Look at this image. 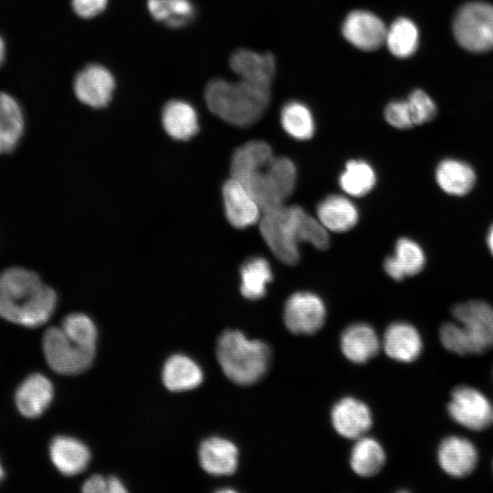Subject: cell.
<instances>
[{"label": "cell", "mask_w": 493, "mask_h": 493, "mask_svg": "<svg viewBox=\"0 0 493 493\" xmlns=\"http://www.w3.org/2000/svg\"><path fill=\"white\" fill-rule=\"evenodd\" d=\"M341 346L347 359L356 363H362L378 353L380 341L370 325L356 323L343 331Z\"/></svg>", "instance_id": "603a6c76"}, {"label": "cell", "mask_w": 493, "mask_h": 493, "mask_svg": "<svg viewBox=\"0 0 493 493\" xmlns=\"http://www.w3.org/2000/svg\"><path fill=\"white\" fill-rule=\"evenodd\" d=\"M452 314L467 335L473 354L493 348V308L489 304L468 300L456 304Z\"/></svg>", "instance_id": "ba28073f"}, {"label": "cell", "mask_w": 493, "mask_h": 493, "mask_svg": "<svg viewBox=\"0 0 493 493\" xmlns=\"http://www.w3.org/2000/svg\"><path fill=\"white\" fill-rule=\"evenodd\" d=\"M383 347L390 358L398 362H411L419 357L423 343L419 332L413 325L395 322L385 331Z\"/></svg>", "instance_id": "d6986e66"}, {"label": "cell", "mask_w": 493, "mask_h": 493, "mask_svg": "<svg viewBox=\"0 0 493 493\" xmlns=\"http://www.w3.org/2000/svg\"><path fill=\"white\" fill-rule=\"evenodd\" d=\"M384 43L393 56L401 58H408L418 47V28L409 18L399 17L386 30Z\"/></svg>", "instance_id": "f546056e"}, {"label": "cell", "mask_w": 493, "mask_h": 493, "mask_svg": "<svg viewBox=\"0 0 493 493\" xmlns=\"http://www.w3.org/2000/svg\"><path fill=\"white\" fill-rule=\"evenodd\" d=\"M384 23L367 10H353L344 18L341 33L353 47L363 51L378 49L385 41Z\"/></svg>", "instance_id": "8fae6325"}, {"label": "cell", "mask_w": 493, "mask_h": 493, "mask_svg": "<svg viewBox=\"0 0 493 493\" xmlns=\"http://www.w3.org/2000/svg\"><path fill=\"white\" fill-rule=\"evenodd\" d=\"M231 177L240 182L255 198L262 212L283 205L296 186L293 162L273 155L263 141H251L238 147L230 164Z\"/></svg>", "instance_id": "6da1fadb"}, {"label": "cell", "mask_w": 493, "mask_h": 493, "mask_svg": "<svg viewBox=\"0 0 493 493\" xmlns=\"http://www.w3.org/2000/svg\"><path fill=\"white\" fill-rule=\"evenodd\" d=\"M127 489L124 488L121 481L116 477H110L107 478V492L110 493H123Z\"/></svg>", "instance_id": "ab89813d"}, {"label": "cell", "mask_w": 493, "mask_h": 493, "mask_svg": "<svg viewBox=\"0 0 493 493\" xmlns=\"http://www.w3.org/2000/svg\"><path fill=\"white\" fill-rule=\"evenodd\" d=\"M425 265L424 250L420 245L408 237L398 239L394 246V254L387 257L383 262L385 272L396 281L418 274Z\"/></svg>", "instance_id": "ffe728a7"}, {"label": "cell", "mask_w": 493, "mask_h": 493, "mask_svg": "<svg viewBox=\"0 0 493 493\" xmlns=\"http://www.w3.org/2000/svg\"><path fill=\"white\" fill-rule=\"evenodd\" d=\"M162 376L165 387L173 392L194 389L203 381L201 368L183 354H174L166 361Z\"/></svg>", "instance_id": "4316f807"}, {"label": "cell", "mask_w": 493, "mask_h": 493, "mask_svg": "<svg viewBox=\"0 0 493 493\" xmlns=\"http://www.w3.org/2000/svg\"><path fill=\"white\" fill-rule=\"evenodd\" d=\"M209 110L223 121L238 127H247L265 113L270 100V88L245 80L229 82L210 80L205 89Z\"/></svg>", "instance_id": "277c9868"}, {"label": "cell", "mask_w": 493, "mask_h": 493, "mask_svg": "<svg viewBox=\"0 0 493 493\" xmlns=\"http://www.w3.org/2000/svg\"><path fill=\"white\" fill-rule=\"evenodd\" d=\"M280 122L285 131L299 141L310 139L315 131V122L310 110L298 100L288 101L282 107Z\"/></svg>", "instance_id": "4dcf8cb0"}, {"label": "cell", "mask_w": 493, "mask_h": 493, "mask_svg": "<svg viewBox=\"0 0 493 493\" xmlns=\"http://www.w3.org/2000/svg\"><path fill=\"white\" fill-rule=\"evenodd\" d=\"M3 477H4V469H3V467H2V466L0 464V481L3 478Z\"/></svg>", "instance_id": "7bdbcfd3"}, {"label": "cell", "mask_w": 493, "mask_h": 493, "mask_svg": "<svg viewBox=\"0 0 493 493\" xmlns=\"http://www.w3.org/2000/svg\"><path fill=\"white\" fill-rule=\"evenodd\" d=\"M406 100L414 125L425 123L435 117L436 106L424 90H414Z\"/></svg>", "instance_id": "d590c367"}, {"label": "cell", "mask_w": 493, "mask_h": 493, "mask_svg": "<svg viewBox=\"0 0 493 493\" xmlns=\"http://www.w3.org/2000/svg\"><path fill=\"white\" fill-rule=\"evenodd\" d=\"M162 122L168 135L180 141L189 140L199 129L195 110L189 103L179 100H170L164 105Z\"/></svg>", "instance_id": "484cf974"}, {"label": "cell", "mask_w": 493, "mask_h": 493, "mask_svg": "<svg viewBox=\"0 0 493 493\" xmlns=\"http://www.w3.org/2000/svg\"><path fill=\"white\" fill-rule=\"evenodd\" d=\"M42 346L47 363L60 374L84 372L91 365L95 356V350L76 343L61 327L48 328L44 333Z\"/></svg>", "instance_id": "52a82bcc"}, {"label": "cell", "mask_w": 493, "mask_h": 493, "mask_svg": "<svg viewBox=\"0 0 493 493\" xmlns=\"http://www.w3.org/2000/svg\"><path fill=\"white\" fill-rule=\"evenodd\" d=\"M351 467L361 477H372L384 466L385 453L373 438L360 437L351 454Z\"/></svg>", "instance_id": "f1b7e54d"}, {"label": "cell", "mask_w": 493, "mask_h": 493, "mask_svg": "<svg viewBox=\"0 0 493 493\" xmlns=\"http://www.w3.org/2000/svg\"><path fill=\"white\" fill-rule=\"evenodd\" d=\"M447 411L454 421L473 431H481L492 422L493 406L483 393L469 386L453 390Z\"/></svg>", "instance_id": "9c48e42d"}, {"label": "cell", "mask_w": 493, "mask_h": 493, "mask_svg": "<svg viewBox=\"0 0 493 493\" xmlns=\"http://www.w3.org/2000/svg\"><path fill=\"white\" fill-rule=\"evenodd\" d=\"M317 216L326 229L341 233L351 229L357 224L359 213L355 205L347 197L330 194L319 203Z\"/></svg>", "instance_id": "7402d4cb"}, {"label": "cell", "mask_w": 493, "mask_h": 493, "mask_svg": "<svg viewBox=\"0 0 493 493\" xmlns=\"http://www.w3.org/2000/svg\"><path fill=\"white\" fill-rule=\"evenodd\" d=\"M25 119L18 101L0 91V154L11 152L23 135Z\"/></svg>", "instance_id": "d4e9b609"}, {"label": "cell", "mask_w": 493, "mask_h": 493, "mask_svg": "<svg viewBox=\"0 0 493 493\" xmlns=\"http://www.w3.org/2000/svg\"><path fill=\"white\" fill-rule=\"evenodd\" d=\"M216 357L232 382L247 385L257 383L267 372L270 351L259 340H249L239 330H227L217 340Z\"/></svg>", "instance_id": "5b68a950"}, {"label": "cell", "mask_w": 493, "mask_h": 493, "mask_svg": "<svg viewBox=\"0 0 493 493\" xmlns=\"http://www.w3.org/2000/svg\"><path fill=\"white\" fill-rule=\"evenodd\" d=\"M341 189L348 194L361 197L367 194L376 184V174L370 163L363 160H351L339 179Z\"/></svg>", "instance_id": "1f68e13d"}, {"label": "cell", "mask_w": 493, "mask_h": 493, "mask_svg": "<svg viewBox=\"0 0 493 493\" xmlns=\"http://www.w3.org/2000/svg\"><path fill=\"white\" fill-rule=\"evenodd\" d=\"M435 180L445 193L462 196L468 194L474 187L476 173L468 163L447 158L441 161L436 166Z\"/></svg>", "instance_id": "cb8c5ba5"}, {"label": "cell", "mask_w": 493, "mask_h": 493, "mask_svg": "<svg viewBox=\"0 0 493 493\" xmlns=\"http://www.w3.org/2000/svg\"><path fill=\"white\" fill-rule=\"evenodd\" d=\"M150 14L157 21L170 27H181L194 17V7L190 0H148Z\"/></svg>", "instance_id": "d6a6232c"}, {"label": "cell", "mask_w": 493, "mask_h": 493, "mask_svg": "<svg viewBox=\"0 0 493 493\" xmlns=\"http://www.w3.org/2000/svg\"><path fill=\"white\" fill-rule=\"evenodd\" d=\"M61 328L64 332L79 345L95 350L97 330L93 321L85 314L71 313L66 316Z\"/></svg>", "instance_id": "836d02e7"}, {"label": "cell", "mask_w": 493, "mask_h": 493, "mask_svg": "<svg viewBox=\"0 0 493 493\" xmlns=\"http://www.w3.org/2000/svg\"><path fill=\"white\" fill-rule=\"evenodd\" d=\"M199 460L202 467L211 475H231L237 467L238 450L229 440L210 437L200 446Z\"/></svg>", "instance_id": "ac0fdd59"}, {"label": "cell", "mask_w": 493, "mask_h": 493, "mask_svg": "<svg viewBox=\"0 0 493 493\" xmlns=\"http://www.w3.org/2000/svg\"><path fill=\"white\" fill-rule=\"evenodd\" d=\"M52 398V383L40 373H33L26 378L16 390L15 396L17 409L24 416L29 418L42 414Z\"/></svg>", "instance_id": "e0dca14e"}, {"label": "cell", "mask_w": 493, "mask_h": 493, "mask_svg": "<svg viewBox=\"0 0 493 493\" xmlns=\"http://www.w3.org/2000/svg\"><path fill=\"white\" fill-rule=\"evenodd\" d=\"M57 295L33 271L11 267L0 273V317L26 327H37L52 316Z\"/></svg>", "instance_id": "3957f363"}, {"label": "cell", "mask_w": 493, "mask_h": 493, "mask_svg": "<svg viewBox=\"0 0 493 493\" xmlns=\"http://www.w3.org/2000/svg\"><path fill=\"white\" fill-rule=\"evenodd\" d=\"M223 198L228 222L236 228H246L260 220L262 211L247 189L229 178L223 185Z\"/></svg>", "instance_id": "4fadbf2b"}, {"label": "cell", "mask_w": 493, "mask_h": 493, "mask_svg": "<svg viewBox=\"0 0 493 493\" xmlns=\"http://www.w3.org/2000/svg\"><path fill=\"white\" fill-rule=\"evenodd\" d=\"M443 346L449 351L459 354H473L469 339L459 323H444L439 330Z\"/></svg>", "instance_id": "e575fe53"}, {"label": "cell", "mask_w": 493, "mask_h": 493, "mask_svg": "<svg viewBox=\"0 0 493 493\" xmlns=\"http://www.w3.org/2000/svg\"><path fill=\"white\" fill-rule=\"evenodd\" d=\"M108 0H71L74 12L82 18H91L101 13Z\"/></svg>", "instance_id": "74e56055"}, {"label": "cell", "mask_w": 493, "mask_h": 493, "mask_svg": "<svg viewBox=\"0 0 493 493\" xmlns=\"http://www.w3.org/2000/svg\"><path fill=\"white\" fill-rule=\"evenodd\" d=\"M372 421L368 406L355 398L340 400L331 411L333 427L346 438L362 437L370 429Z\"/></svg>", "instance_id": "2e32d148"}, {"label": "cell", "mask_w": 493, "mask_h": 493, "mask_svg": "<svg viewBox=\"0 0 493 493\" xmlns=\"http://www.w3.org/2000/svg\"><path fill=\"white\" fill-rule=\"evenodd\" d=\"M5 57V44L2 37L0 36V66L3 64Z\"/></svg>", "instance_id": "b9f144b4"}, {"label": "cell", "mask_w": 493, "mask_h": 493, "mask_svg": "<svg viewBox=\"0 0 493 493\" xmlns=\"http://www.w3.org/2000/svg\"><path fill=\"white\" fill-rule=\"evenodd\" d=\"M492 422H493V411H492Z\"/></svg>", "instance_id": "ee69618b"}, {"label": "cell", "mask_w": 493, "mask_h": 493, "mask_svg": "<svg viewBox=\"0 0 493 493\" xmlns=\"http://www.w3.org/2000/svg\"><path fill=\"white\" fill-rule=\"evenodd\" d=\"M487 244L490 253L493 255V224L489 227L487 235Z\"/></svg>", "instance_id": "60d3db41"}, {"label": "cell", "mask_w": 493, "mask_h": 493, "mask_svg": "<svg viewBox=\"0 0 493 493\" xmlns=\"http://www.w3.org/2000/svg\"><path fill=\"white\" fill-rule=\"evenodd\" d=\"M453 33L457 43L472 52L493 48V5L484 2L463 5L453 20Z\"/></svg>", "instance_id": "8992f818"}, {"label": "cell", "mask_w": 493, "mask_h": 493, "mask_svg": "<svg viewBox=\"0 0 493 493\" xmlns=\"http://www.w3.org/2000/svg\"><path fill=\"white\" fill-rule=\"evenodd\" d=\"M76 97L92 108L108 105L115 87L114 78L104 67L90 64L78 73L74 80Z\"/></svg>", "instance_id": "7c38bea8"}, {"label": "cell", "mask_w": 493, "mask_h": 493, "mask_svg": "<svg viewBox=\"0 0 493 493\" xmlns=\"http://www.w3.org/2000/svg\"><path fill=\"white\" fill-rule=\"evenodd\" d=\"M326 309L321 299L307 291L296 292L287 300L284 322L295 334H312L319 330L325 320Z\"/></svg>", "instance_id": "30bf717a"}, {"label": "cell", "mask_w": 493, "mask_h": 493, "mask_svg": "<svg viewBox=\"0 0 493 493\" xmlns=\"http://www.w3.org/2000/svg\"><path fill=\"white\" fill-rule=\"evenodd\" d=\"M437 460L441 468L449 476L463 477L471 474L477 467L478 455L469 440L459 436H448L439 445Z\"/></svg>", "instance_id": "9a60e30c"}, {"label": "cell", "mask_w": 493, "mask_h": 493, "mask_svg": "<svg viewBox=\"0 0 493 493\" xmlns=\"http://www.w3.org/2000/svg\"><path fill=\"white\" fill-rule=\"evenodd\" d=\"M384 118L397 129L406 130L414 126L407 100H393L387 104Z\"/></svg>", "instance_id": "8d00e7d4"}, {"label": "cell", "mask_w": 493, "mask_h": 493, "mask_svg": "<svg viewBox=\"0 0 493 493\" xmlns=\"http://www.w3.org/2000/svg\"><path fill=\"white\" fill-rule=\"evenodd\" d=\"M82 491L86 493L107 492V479L100 475H94L84 482Z\"/></svg>", "instance_id": "f35d334b"}, {"label": "cell", "mask_w": 493, "mask_h": 493, "mask_svg": "<svg viewBox=\"0 0 493 493\" xmlns=\"http://www.w3.org/2000/svg\"><path fill=\"white\" fill-rule=\"evenodd\" d=\"M229 65L240 79L259 86L271 87L276 69L273 54L238 48L232 53Z\"/></svg>", "instance_id": "5bb4252c"}, {"label": "cell", "mask_w": 493, "mask_h": 493, "mask_svg": "<svg viewBox=\"0 0 493 493\" xmlns=\"http://www.w3.org/2000/svg\"><path fill=\"white\" fill-rule=\"evenodd\" d=\"M49 455L57 469L66 476L82 472L90 459L89 450L82 442L64 435L52 440Z\"/></svg>", "instance_id": "44dd1931"}, {"label": "cell", "mask_w": 493, "mask_h": 493, "mask_svg": "<svg viewBox=\"0 0 493 493\" xmlns=\"http://www.w3.org/2000/svg\"><path fill=\"white\" fill-rule=\"evenodd\" d=\"M242 295L248 299H258L266 295L267 285L273 278L268 261L262 257H252L240 268Z\"/></svg>", "instance_id": "83f0119b"}, {"label": "cell", "mask_w": 493, "mask_h": 493, "mask_svg": "<svg viewBox=\"0 0 493 493\" xmlns=\"http://www.w3.org/2000/svg\"><path fill=\"white\" fill-rule=\"evenodd\" d=\"M260 233L272 253L283 263L299 259V243L306 241L324 250L330 245L327 229L299 205H280L263 212Z\"/></svg>", "instance_id": "7a4b0ae2"}]
</instances>
